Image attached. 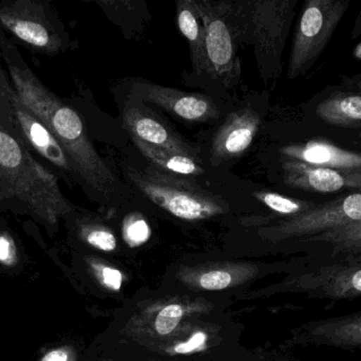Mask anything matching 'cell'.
Segmentation results:
<instances>
[{"mask_svg": "<svg viewBox=\"0 0 361 361\" xmlns=\"http://www.w3.org/2000/svg\"><path fill=\"white\" fill-rule=\"evenodd\" d=\"M13 85L0 59V212L31 216L47 229L75 212L63 196L56 174L30 150L12 102Z\"/></svg>", "mask_w": 361, "mask_h": 361, "instance_id": "1", "label": "cell"}, {"mask_svg": "<svg viewBox=\"0 0 361 361\" xmlns=\"http://www.w3.org/2000/svg\"><path fill=\"white\" fill-rule=\"evenodd\" d=\"M297 0H254L240 2L243 40L254 45L259 73L264 82L281 73V57Z\"/></svg>", "mask_w": 361, "mask_h": 361, "instance_id": "2", "label": "cell"}, {"mask_svg": "<svg viewBox=\"0 0 361 361\" xmlns=\"http://www.w3.org/2000/svg\"><path fill=\"white\" fill-rule=\"evenodd\" d=\"M205 28L206 73L231 88L239 82L241 61L239 42H243L240 2L195 0Z\"/></svg>", "mask_w": 361, "mask_h": 361, "instance_id": "3", "label": "cell"}, {"mask_svg": "<svg viewBox=\"0 0 361 361\" xmlns=\"http://www.w3.org/2000/svg\"><path fill=\"white\" fill-rule=\"evenodd\" d=\"M129 179L161 209L187 222L209 220L226 213V201L182 176L148 167L129 170Z\"/></svg>", "mask_w": 361, "mask_h": 361, "instance_id": "4", "label": "cell"}, {"mask_svg": "<svg viewBox=\"0 0 361 361\" xmlns=\"http://www.w3.org/2000/svg\"><path fill=\"white\" fill-rule=\"evenodd\" d=\"M0 27L16 45L36 54L55 57L71 44L50 0H0Z\"/></svg>", "mask_w": 361, "mask_h": 361, "instance_id": "5", "label": "cell"}, {"mask_svg": "<svg viewBox=\"0 0 361 361\" xmlns=\"http://www.w3.org/2000/svg\"><path fill=\"white\" fill-rule=\"evenodd\" d=\"M350 4V0L305 1L293 38L288 67L290 80L305 76L313 67L328 46Z\"/></svg>", "mask_w": 361, "mask_h": 361, "instance_id": "6", "label": "cell"}, {"mask_svg": "<svg viewBox=\"0 0 361 361\" xmlns=\"http://www.w3.org/2000/svg\"><path fill=\"white\" fill-rule=\"evenodd\" d=\"M361 222V192L339 195L300 215L282 218L260 230V237L271 243L310 239Z\"/></svg>", "mask_w": 361, "mask_h": 361, "instance_id": "7", "label": "cell"}, {"mask_svg": "<svg viewBox=\"0 0 361 361\" xmlns=\"http://www.w3.org/2000/svg\"><path fill=\"white\" fill-rule=\"evenodd\" d=\"M343 256L286 280L284 288L312 299L339 301L360 297L361 254H343Z\"/></svg>", "mask_w": 361, "mask_h": 361, "instance_id": "8", "label": "cell"}, {"mask_svg": "<svg viewBox=\"0 0 361 361\" xmlns=\"http://www.w3.org/2000/svg\"><path fill=\"white\" fill-rule=\"evenodd\" d=\"M212 307L204 300L173 298L157 301L135 316L127 330L152 345L171 336L187 322L185 320L205 314Z\"/></svg>", "mask_w": 361, "mask_h": 361, "instance_id": "9", "label": "cell"}, {"mask_svg": "<svg viewBox=\"0 0 361 361\" xmlns=\"http://www.w3.org/2000/svg\"><path fill=\"white\" fill-rule=\"evenodd\" d=\"M130 93L140 102L154 104L185 122L205 123L220 114L216 103L202 93H186L145 80L135 81Z\"/></svg>", "mask_w": 361, "mask_h": 361, "instance_id": "10", "label": "cell"}, {"mask_svg": "<svg viewBox=\"0 0 361 361\" xmlns=\"http://www.w3.org/2000/svg\"><path fill=\"white\" fill-rule=\"evenodd\" d=\"M281 172L284 184L293 190L314 194L361 192V169H329L281 158Z\"/></svg>", "mask_w": 361, "mask_h": 361, "instance_id": "11", "label": "cell"}, {"mask_svg": "<svg viewBox=\"0 0 361 361\" xmlns=\"http://www.w3.org/2000/svg\"><path fill=\"white\" fill-rule=\"evenodd\" d=\"M12 102L19 129L32 153L39 159L40 162L44 161V165L56 174L57 177H63L66 182L74 180L76 182L71 161L61 142L31 110L23 105L14 87Z\"/></svg>", "mask_w": 361, "mask_h": 361, "instance_id": "12", "label": "cell"}, {"mask_svg": "<svg viewBox=\"0 0 361 361\" xmlns=\"http://www.w3.org/2000/svg\"><path fill=\"white\" fill-rule=\"evenodd\" d=\"M260 124V114L250 106L229 114L212 138L210 163L219 165L245 154L257 137Z\"/></svg>", "mask_w": 361, "mask_h": 361, "instance_id": "13", "label": "cell"}, {"mask_svg": "<svg viewBox=\"0 0 361 361\" xmlns=\"http://www.w3.org/2000/svg\"><path fill=\"white\" fill-rule=\"evenodd\" d=\"M258 265L242 262H216L182 267L177 278L186 288L199 292H218L242 285L257 277Z\"/></svg>", "mask_w": 361, "mask_h": 361, "instance_id": "14", "label": "cell"}, {"mask_svg": "<svg viewBox=\"0 0 361 361\" xmlns=\"http://www.w3.org/2000/svg\"><path fill=\"white\" fill-rule=\"evenodd\" d=\"M297 345L361 350V312L307 322L294 331Z\"/></svg>", "mask_w": 361, "mask_h": 361, "instance_id": "15", "label": "cell"}, {"mask_svg": "<svg viewBox=\"0 0 361 361\" xmlns=\"http://www.w3.org/2000/svg\"><path fill=\"white\" fill-rule=\"evenodd\" d=\"M123 123L131 137L150 146L199 158V150L192 144L163 122L154 112L141 105H127L123 110Z\"/></svg>", "mask_w": 361, "mask_h": 361, "instance_id": "16", "label": "cell"}, {"mask_svg": "<svg viewBox=\"0 0 361 361\" xmlns=\"http://www.w3.org/2000/svg\"><path fill=\"white\" fill-rule=\"evenodd\" d=\"M279 154L281 158L299 161L313 167L361 169V150H351L320 138L282 146Z\"/></svg>", "mask_w": 361, "mask_h": 361, "instance_id": "17", "label": "cell"}, {"mask_svg": "<svg viewBox=\"0 0 361 361\" xmlns=\"http://www.w3.org/2000/svg\"><path fill=\"white\" fill-rule=\"evenodd\" d=\"M313 114L328 126L361 129V93L338 89L322 93L316 97Z\"/></svg>", "mask_w": 361, "mask_h": 361, "instance_id": "18", "label": "cell"}, {"mask_svg": "<svg viewBox=\"0 0 361 361\" xmlns=\"http://www.w3.org/2000/svg\"><path fill=\"white\" fill-rule=\"evenodd\" d=\"M177 23L182 35L188 42L193 67L206 73L205 28L195 0H177Z\"/></svg>", "mask_w": 361, "mask_h": 361, "instance_id": "19", "label": "cell"}, {"mask_svg": "<svg viewBox=\"0 0 361 361\" xmlns=\"http://www.w3.org/2000/svg\"><path fill=\"white\" fill-rule=\"evenodd\" d=\"M212 329L187 321L171 336L152 345L159 353L165 355H188L207 349L212 343Z\"/></svg>", "mask_w": 361, "mask_h": 361, "instance_id": "20", "label": "cell"}, {"mask_svg": "<svg viewBox=\"0 0 361 361\" xmlns=\"http://www.w3.org/2000/svg\"><path fill=\"white\" fill-rule=\"evenodd\" d=\"M131 138L140 152L161 171L178 176H201L205 173L199 158L150 146L137 138Z\"/></svg>", "mask_w": 361, "mask_h": 361, "instance_id": "21", "label": "cell"}, {"mask_svg": "<svg viewBox=\"0 0 361 361\" xmlns=\"http://www.w3.org/2000/svg\"><path fill=\"white\" fill-rule=\"evenodd\" d=\"M252 196L267 206L271 211L283 218H293L300 215L310 210L317 207L316 201H302V199H294V197L286 196L279 193L269 192V191H256L252 193Z\"/></svg>", "mask_w": 361, "mask_h": 361, "instance_id": "22", "label": "cell"}, {"mask_svg": "<svg viewBox=\"0 0 361 361\" xmlns=\"http://www.w3.org/2000/svg\"><path fill=\"white\" fill-rule=\"evenodd\" d=\"M76 227L78 237L91 247L105 252H111L116 249L118 241L116 235L104 225L82 218L78 220Z\"/></svg>", "mask_w": 361, "mask_h": 361, "instance_id": "23", "label": "cell"}, {"mask_svg": "<svg viewBox=\"0 0 361 361\" xmlns=\"http://www.w3.org/2000/svg\"><path fill=\"white\" fill-rule=\"evenodd\" d=\"M95 279L106 290L120 292L124 282V275L116 267L95 258L87 260Z\"/></svg>", "mask_w": 361, "mask_h": 361, "instance_id": "24", "label": "cell"}, {"mask_svg": "<svg viewBox=\"0 0 361 361\" xmlns=\"http://www.w3.org/2000/svg\"><path fill=\"white\" fill-rule=\"evenodd\" d=\"M123 235L129 246L137 247L149 239V225L139 214H131L125 220Z\"/></svg>", "mask_w": 361, "mask_h": 361, "instance_id": "25", "label": "cell"}, {"mask_svg": "<svg viewBox=\"0 0 361 361\" xmlns=\"http://www.w3.org/2000/svg\"><path fill=\"white\" fill-rule=\"evenodd\" d=\"M322 245L330 246L331 256H332L350 254H361V233L360 235L330 239V241L322 243Z\"/></svg>", "mask_w": 361, "mask_h": 361, "instance_id": "26", "label": "cell"}, {"mask_svg": "<svg viewBox=\"0 0 361 361\" xmlns=\"http://www.w3.org/2000/svg\"><path fill=\"white\" fill-rule=\"evenodd\" d=\"M18 259L16 241L10 231L0 230V263L4 266L12 267Z\"/></svg>", "mask_w": 361, "mask_h": 361, "instance_id": "27", "label": "cell"}, {"mask_svg": "<svg viewBox=\"0 0 361 361\" xmlns=\"http://www.w3.org/2000/svg\"><path fill=\"white\" fill-rule=\"evenodd\" d=\"M361 222L356 224L348 225L343 228L337 230L331 231V232L324 233V235H316V237H310V239H301L300 243L305 244H322L330 239H339V237H350V235H360Z\"/></svg>", "mask_w": 361, "mask_h": 361, "instance_id": "28", "label": "cell"}, {"mask_svg": "<svg viewBox=\"0 0 361 361\" xmlns=\"http://www.w3.org/2000/svg\"><path fill=\"white\" fill-rule=\"evenodd\" d=\"M39 361H78V352L72 345H61L47 352Z\"/></svg>", "mask_w": 361, "mask_h": 361, "instance_id": "29", "label": "cell"}, {"mask_svg": "<svg viewBox=\"0 0 361 361\" xmlns=\"http://www.w3.org/2000/svg\"><path fill=\"white\" fill-rule=\"evenodd\" d=\"M341 86L361 93V76H343L341 78Z\"/></svg>", "mask_w": 361, "mask_h": 361, "instance_id": "30", "label": "cell"}, {"mask_svg": "<svg viewBox=\"0 0 361 361\" xmlns=\"http://www.w3.org/2000/svg\"><path fill=\"white\" fill-rule=\"evenodd\" d=\"M353 55L355 59H361V42L355 47L353 51Z\"/></svg>", "mask_w": 361, "mask_h": 361, "instance_id": "31", "label": "cell"}, {"mask_svg": "<svg viewBox=\"0 0 361 361\" xmlns=\"http://www.w3.org/2000/svg\"><path fill=\"white\" fill-rule=\"evenodd\" d=\"M358 135H360V137H361V131H360V134H358Z\"/></svg>", "mask_w": 361, "mask_h": 361, "instance_id": "32", "label": "cell"}, {"mask_svg": "<svg viewBox=\"0 0 361 361\" xmlns=\"http://www.w3.org/2000/svg\"><path fill=\"white\" fill-rule=\"evenodd\" d=\"M148 361H157V360H148Z\"/></svg>", "mask_w": 361, "mask_h": 361, "instance_id": "33", "label": "cell"}]
</instances>
